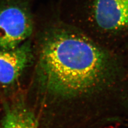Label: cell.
<instances>
[{
    "label": "cell",
    "mask_w": 128,
    "mask_h": 128,
    "mask_svg": "<svg viewBox=\"0 0 128 128\" xmlns=\"http://www.w3.org/2000/svg\"><path fill=\"white\" fill-rule=\"evenodd\" d=\"M26 101L41 114L73 112L94 98L107 80V55L94 40L54 13L36 20Z\"/></svg>",
    "instance_id": "cell-1"
},
{
    "label": "cell",
    "mask_w": 128,
    "mask_h": 128,
    "mask_svg": "<svg viewBox=\"0 0 128 128\" xmlns=\"http://www.w3.org/2000/svg\"><path fill=\"white\" fill-rule=\"evenodd\" d=\"M55 13L78 30L87 23L105 30L128 28V0H59Z\"/></svg>",
    "instance_id": "cell-2"
},
{
    "label": "cell",
    "mask_w": 128,
    "mask_h": 128,
    "mask_svg": "<svg viewBox=\"0 0 128 128\" xmlns=\"http://www.w3.org/2000/svg\"><path fill=\"white\" fill-rule=\"evenodd\" d=\"M35 22L32 0H0V50H12L31 38Z\"/></svg>",
    "instance_id": "cell-3"
},
{
    "label": "cell",
    "mask_w": 128,
    "mask_h": 128,
    "mask_svg": "<svg viewBox=\"0 0 128 128\" xmlns=\"http://www.w3.org/2000/svg\"><path fill=\"white\" fill-rule=\"evenodd\" d=\"M34 60L32 37L10 50H0V87L5 96L17 90L19 80Z\"/></svg>",
    "instance_id": "cell-4"
},
{
    "label": "cell",
    "mask_w": 128,
    "mask_h": 128,
    "mask_svg": "<svg viewBox=\"0 0 128 128\" xmlns=\"http://www.w3.org/2000/svg\"><path fill=\"white\" fill-rule=\"evenodd\" d=\"M1 128H38L39 120L27 104L25 91L17 90L3 99Z\"/></svg>",
    "instance_id": "cell-5"
}]
</instances>
